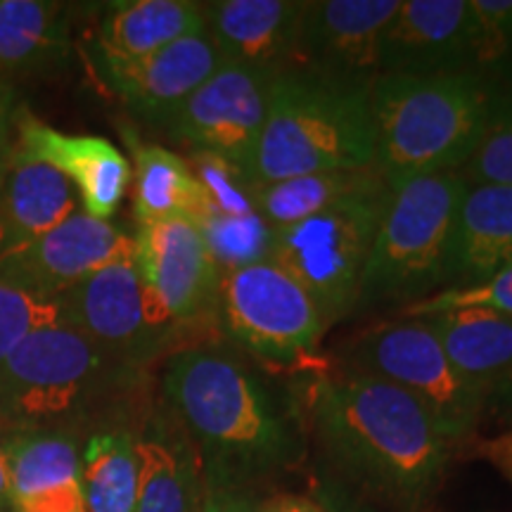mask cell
Segmentation results:
<instances>
[{
	"label": "cell",
	"instance_id": "6da1fadb",
	"mask_svg": "<svg viewBox=\"0 0 512 512\" xmlns=\"http://www.w3.org/2000/svg\"><path fill=\"white\" fill-rule=\"evenodd\" d=\"M164 399L202 460L204 482L249 489L302 456L297 411L252 361L204 342L176 351Z\"/></svg>",
	"mask_w": 512,
	"mask_h": 512
},
{
	"label": "cell",
	"instance_id": "7a4b0ae2",
	"mask_svg": "<svg viewBox=\"0 0 512 512\" xmlns=\"http://www.w3.org/2000/svg\"><path fill=\"white\" fill-rule=\"evenodd\" d=\"M330 463L377 501L422 512L444 482L451 441L411 394L373 375H320L306 394Z\"/></svg>",
	"mask_w": 512,
	"mask_h": 512
},
{
	"label": "cell",
	"instance_id": "3957f363",
	"mask_svg": "<svg viewBox=\"0 0 512 512\" xmlns=\"http://www.w3.org/2000/svg\"><path fill=\"white\" fill-rule=\"evenodd\" d=\"M375 164L392 190L460 171L489 121L491 83L460 74H380L370 88Z\"/></svg>",
	"mask_w": 512,
	"mask_h": 512
},
{
	"label": "cell",
	"instance_id": "277c9868",
	"mask_svg": "<svg viewBox=\"0 0 512 512\" xmlns=\"http://www.w3.org/2000/svg\"><path fill=\"white\" fill-rule=\"evenodd\" d=\"M370 88L302 69L280 72L271 88L252 181L275 183L375 164Z\"/></svg>",
	"mask_w": 512,
	"mask_h": 512
},
{
	"label": "cell",
	"instance_id": "5b68a950",
	"mask_svg": "<svg viewBox=\"0 0 512 512\" xmlns=\"http://www.w3.org/2000/svg\"><path fill=\"white\" fill-rule=\"evenodd\" d=\"M467 190L460 171L415 178L394 190L358 287L356 311L408 304L441 287L446 242Z\"/></svg>",
	"mask_w": 512,
	"mask_h": 512
},
{
	"label": "cell",
	"instance_id": "8992f818",
	"mask_svg": "<svg viewBox=\"0 0 512 512\" xmlns=\"http://www.w3.org/2000/svg\"><path fill=\"white\" fill-rule=\"evenodd\" d=\"M392 195L380 181L311 219L278 228L273 261L304 287L325 328L356 313L363 268Z\"/></svg>",
	"mask_w": 512,
	"mask_h": 512
},
{
	"label": "cell",
	"instance_id": "52a82bcc",
	"mask_svg": "<svg viewBox=\"0 0 512 512\" xmlns=\"http://www.w3.org/2000/svg\"><path fill=\"white\" fill-rule=\"evenodd\" d=\"M344 370L373 375L411 394L451 444L470 437L486 411V394L460 375L422 318L380 323L358 335L344 351Z\"/></svg>",
	"mask_w": 512,
	"mask_h": 512
},
{
	"label": "cell",
	"instance_id": "ba28073f",
	"mask_svg": "<svg viewBox=\"0 0 512 512\" xmlns=\"http://www.w3.org/2000/svg\"><path fill=\"white\" fill-rule=\"evenodd\" d=\"M117 366L69 325L38 330L0 363V422L38 432L72 418Z\"/></svg>",
	"mask_w": 512,
	"mask_h": 512
},
{
	"label": "cell",
	"instance_id": "9c48e42d",
	"mask_svg": "<svg viewBox=\"0 0 512 512\" xmlns=\"http://www.w3.org/2000/svg\"><path fill=\"white\" fill-rule=\"evenodd\" d=\"M216 318L235 347L268 366L309 361L328 330L304 287L275 261L223 273Z\"/></svg>",
	"mask_w": 512,
	"mask_h": 512
},
{
	"label": "cell",
	"instance_id": "30bf717a",
	"mask_svg": "<svg viewBox=\"0 0 512 512\" xmlns=\"http://www.w3.org/2000/svg\"><path fill=\"white\" fill-rule=\"evenodd\" d=\"M62 323L121 366L157 356L176 335L147 294L133 256L102 266L57 297Z\"/></svg>",
	"mask_w": 512,
	"mask_h": 512
},
{
	"label": "cell",
	"instance_id": "8fae6325",
	"mask_svg": "<svg viewBox=\"0 0 512 512\" xmlns=\"http://www.w3.org/2000/svg\"><path fill=\"white\" fill-rule=\"evenodd\" d=\"M273 81L275 74L223 62L219 72L183 102L166 131L192 152L228 159L252 178Z\"/></svg>",
	"mask_w": 512,
	"mask_h": 512
},
{
	"label": "cell",
	"instance_id": "7c38bea8",
	"mask_svg": "<svg viewBox=\"0 0 512 512\" xmlns=\"http://www.w3.org/2000/svg\"><path fill=\"white\" fill-rule=\"evenodd\" d=\"M401 0H309L299 22L292 69L330 81L373 86L382 38Z\"/></svg>",
	"mask_w": 512,
	"mask_h": 512
},
{
	"label": "cell",
	"instance_id": "4fadbf2b",
	"mask_svg": "<svg viewBox=\"0 0 512 512\" xmlns=\"http://www.w3.org/2000/svg\"><path fill=\"white\" fill-rule=\"evenodd\" d=\"M133 261L152 304L176 328L216 313L221 271L197 223L174 219L138 226Z\"/></svg>",
	"mask_w": 512,
	"mask_h": 512
},
{
	"label": "cell",
	"instance_id": "5bb4252c",
	"mask_svg": "<svg viewBox=\"0 0 512 512\" xmlns=\"http://www.w3.org/2000/svg\"><path fill=\"white\" fill-rule=\"evenodd\" d=\"M136 252V235L86 211L29 245L0 259V280L43 297H60L102 266L128 259Z\"/></svg>",
	"mask_w": 512,
	"mask_h": 512
},
{
	"label": "cell",
	"instance_id": "9a60e30c",
	"mask_svg": "<svg viewBox=\"0 0 512 512\" xmlns=\"http://www.w3.org/2000/svg\"><path fill=\"white\" fill-rule=\"evenodd\" d=\"M470 0H401L382 38L380 74H472Z\"/></svg>",
	"mask_w": 512,
	"mask_h": 512
},
{
	"label": "cell",
	"instance_id": "2e32d148",
	"mask_svg": "<svg viewBox=\"0 0 512 512\" xmlns=\"http://www.w3.org/2000/svg\"><path fill=\"white\" fill-rule=\"evenodd\" d=\"M221 64L223 57L207 29L138 60H98L102 79L128 110L157 126L169 124L183 102L219 72Z\"/></svg>",
	"mask_w": 512,
	"mask_h": 512
},
{
	"label": "cell",
	"instance_id": "e0dca14e",
	"mask_svg": "<svg viewBox=\"0 0 512 512\" xmlns=\"http://www.w3.org/2000/svg\"><path fill=\"white\" fill-rule=\"evenodd\" d=\"M15 155L55 166L79 190L83 211L93 219L110 221L131 183V164L107 138L72 136L43 124L17 107Z\"/></svg>",
	"mask_w": 512,
	"mask_h": 512
},
{
	"label": "cell",
	"instance_id": "ac0fdd59",
	"mask_svg": "<svg viewBox=\"0 0 512 512\" xmlns=\"http://www.w3.org/2000/svg\"><path fill=\"white\" fill-rule=\"evenodd\" d=\"M512 266V185L467 183L448 233L441 290H465Z\"/></svg>",
	"mask_w": 512,
	"mask_h": 512
},
{
	"label": "cell",
	"instance_id": "d6986e66",
	"mask_svg": "<svg viewBox=\"0 0 512 512\" xmlns=\"http://www.w3.org/2000/svg\"><path fill=\"white\" fill-rule=\"evenodd\" d=\"M306 0H216L204 3L207 31L223 62L278 76L292 69Z\"/></svg>",
	"mask_w": 512,
	"mask_h": 512
},
{
	"label": "cell",
	"instance_id": "ffe728a7",
	"mask_svg": "<svg viewBox=\"0 0 512 512\" xmlns=\"http://www.w3.org/2000/svg\"><path fill=\"white\" fill-rule=\"evenodd\" d=\"M12 512H88L81 456L60 432H19L8 444Z\"/></svg>",
	"mask_w": 512,
	"mask_h": 512
},
{
	"label": "cell",
	"instance_id": "44dd1931",
	"mask_svg": "<svg viewBox=\"0 0 512 512\" xmlns=\"http://www.w3.org/2000/svg\"><path fill=\"white\" fill-rule=\"evenodd\" d=\"M79 190L55 166L12 152L0 183V259L81 211Z\"/></svg>",
	"mask_w": 512,
	"mask_h": 512
},
{
	"label": "cell",
	"instance_id": "7402d4cb",
	"mask_svg": "<svg viewBox=\"0 0 512 512\" xmlns=\"http://www.w3.org/2000/svg\"><path fill=\"white\" fill-rule=\"evenodd\" d=\"M204 29H207L204 3H192V0L114 3L98 31V60H138Z\"/></svg>",
	"mask_w": 512,
	"mask_h": 512
},
{
	"label": "cell",
	"instance_id": "603a6c76",
	"mask_svg": "<svg viewBox=\"0 0 512 512\" xmlns=\"http://www.w3.org/2000/svg\"><path fill=\"white\" fill-rule=\"evenodd\" d=\"M140 494L136 512H200L204 472L197 448L183 427L159 422L138 439Z\"/></svg>",
	"mask_w": 512,
	"mask_h": 512
},
{
	"label": "cell",
	"instance_id": "cb8c5ba5",
	"mask_svg": "<svg viewBox=\"0 0 512 512\" xmlns=\"http://www.w3.org/2000/svg\"><path fill=\"white\" fill-rule=\"evenodd\" d=\"M467 382L489 396L512 375V316L489 309H456L420 316Z\"/></svg>",
	"mask_w": 512,
	"mask_h": 512
},
{
	"label": "cell",
	"instance_id": "d4e9b609",
	"mask_svg": "<svg viewBox=\"0 0 512 512\" xmlns=\"http://www.w3.org/2000/svg\"><path fill=\"white\" fill-rule=\"evenodd\" d=\"M209 204L188 159L162 145L136 150V181H133V214L138 226L185 219L197 223Z\"/></svg>",
	"mask_w": 512,
	"mask_h": 512
},
{
	"label": "cell",
	"instance_id": "484cf974",
	"mask_svg": "<svg viewBox=\"0 0 512 512\" xmlns=\"http://www.w3.org/2000/svg\"><path fill=\"white\" fill-rule=\"evenodd\" d=\"M67 17L57 3L0 0V76L29 74L67 53Z\"/></svg>",
	"mask_w": 512,
	"mask_h": 512
},
{
	"label": "cell",
	"instance_id": "4316f807",
	"mask_svg": "<svg viewBox=\"0 0 512 512\" xmlns=\"http://www.w3.org/2000/svg\"><path fill=\"white\" fill-rule=\"evenodd\" d=\"M380 181H384L382 171L377 164H370L366 169H339L275 183H254V204L273 228H287Z\"/></svg>",
	"mask_w": 512,
	"mask_h": 512
},
{
	"label": "cell",
	"instance_id": "83f0119b",
	"mask_svg": "<svg viewBox=\"0 0 512 512\" xmlns=\"http://www.w3.org/2000/svg\"><path fill=\"white\" fill-rule=\"evenodd\" d=\"M88 512H136L140 494L138 439L128 432H100L81 456Z\"/></svg>",
	"mask_w": 512,
	"mask_h": 512
},
{
	"label": "cell",
	"instance_id": "f1b7e54d",
	"mask_svg": "<svg viewBox=\"0 0 512 512\" xmlns=\"http://www.w3.org/2000/svg\"><path fill=\"white\" fill-rule=\"evenodd\" d=\"M197 228L221 275L273 261L278 228H273L259 211L245 216L204 214Z\"/></svg>",
	"mask_w": 512,
	"mask_h": 512
},
{
	"label": "cell",
	"instance_id": "f546056e",
	"mask_svg": "<svg viewBox=\"0 0 512 512\" xmlns=\"http://www.w3.org/2000/svg\"><path fill=\"white\" fill-rule=\"evenodd\" d=\"M460 176L470 185H512V79L491 83L489 121Z\"/></svg>",
	"mask_w": 512,
	"mask_h": 512
},
{
	"label": "cell",
	"instance_id": "4dcf8cb0",
	"mask_svg": "<svg viewBox=\"0 0 512 512\" xmlns=\"http://www.w3.org/2000/svg\"><path fill=\"white\" fill-rule=\"evenodd\" d=\"M475 12L472 74L489 83L512 79V0H470Z\"/></svg>",
	"mask_w": 512,
	"mask_h": 512
},
{
	"label": "cell",
	"instance_id": "1f68e13d",
	"mask_svg": "<svg viewBox=\"0 0 512 512\" xmlns=\"http://www.w3.org/2000/svg\"><path fill=\"white\" fill-rule=\"evenodd\" d=\"M60 323L57 297H43L0 280V363L34 332Z\"/></svg>",
	"mask_w": 512,
	"mask_h": 512
},
{
	"label": "cell",
	"instance_id": "d6a6232c",
	"mask_svg": "<svg viewBox=\"0 0 512 512\" xmlns=\"http://www.w3.org/2000/svg\"><path fill=\"white\" fill-rule=\"evenodd\" d=\"M188 164L207 195V214L245 216L256 211L254 181L240 166L209 152H192Z\"/></svg>",
	"mask_w": 512,
	"mask_h": 512
},
{
	"label": "cell",
	"instance_id": "836d02e7",
	"mask_svg": "<svg viewBox=\"0 0 512 512\" xmlns=\"http://www.w3.org/2000/svg\"><path fill=\"white\" fill-rule=\"evenodd\" d=\"M456 309H489L512 316V266L503 268L494 278L484 280L465 290H441L420 302L408 304L403 309V318L432 316V313L456 311Z\"/></svg>",
	"mask_w": 512,
	"mask_h": 512
},
{
	"label": "cell",
	"instance_id": "e575fe53",
	"mask_svg": "<svg viewBox=\"0 0 512 512\" xmlns=\"http://www.w3.org/2000/svg\"><path fill=\"white\" fill-rule=\"evenodd\" d=\"M200 512H259V503L242 486L204 482Z\"/></svg>",
	"mask_w": 512,
	"mask_h": 512
},
{
	"label": "cell",
	"instance_id": "d590c367",
	"mask_svg": "<svg viewBox=\"0 0 512 512\" xmlns=\"http://www.w3.org/2000/svg\"><path fill=\"white\" fill-rule=\"evenodd\" d=\"M15 102L12 91L5 83H0V183H3L5 169H8L12 155V140H15Z\"/></svg>",
	"mask_w": 512,
	"mask_h": 512
},
{
	"label": "cell",
	"instance_id": "8d00e7d4",
	"mask_svg": "<svg viewBox=\"0 0 512 512\" xmlns=\"http://www.w3.org/2000/svg\"><path fill=\"white\" fill-rule=\"evenodd\" d=\"M477 453L486 460V463L494 465L512 484V430L498 434V437L479 441Z\"/></svg>",
	"mask_w": 512,
	"mask_h": 512
},
{
	"label": "cell",
	"instance_id": "74e56055",
	"mask_svg": "<svg viewBox=\"0 0 512 512\" xmlns=\"http://www.w3.org/2000/svg\"><path fill=\"white\" fill-rule=\"evenodd\" d=\"M316 496L320 498V503L325 505L328 512H375L363 501H358L351 491H344L342 486L335 482H325L323 486H318Z\"/></svg>",
	"mask_w": 512,
	"mask_h": 512
},
{
	"label": "cell",
	"instance_id": "f35d334b",
	"mask_svg": "<svg viewBox=\"0 0 512 512\" xmlns=\"http://www.w3.org/2000/svg\"><path fill=\"white\" fill-rule=\"evenodd\" d=\"M259 512H328L318 496L275 494L259 503Z\"/></svg>",
	"mask_w": 512,
	"mask_h": 512
},
{
	"label": "cell",
	"instance_id": "ab89813d",
	"mask_svg": "<svg viewBox=\"0 0 512 512\" xmlns=\"http://www.w3.org/2000/svg\"><path fill=\"white\" fill-rule=\"evenodd\" d=\"M484 413L496 415L498 420H503L512 430V375L505 377V380H501L491 389L489 396H486Z\"/></svg>",
	"mask_w": 512,
	"mask_h": 512
},
{
	"label": "cell",
	"instance_id": "60d3db41",
	"mask_svg": "<svg viewBox=\"0 0 512 512\" xmlns=\"http://www.w3.org/2000/svg\"><path fill=\"white\" fill-rule=\"evenodd\" d=\"M0 508H10V460L3 441H0Z\"/></svg>",
	"mask_w": 512,
	"mask_h": 512
}]
</instances>
